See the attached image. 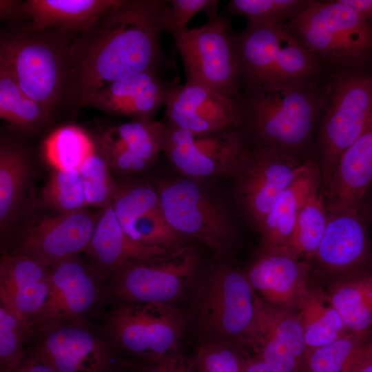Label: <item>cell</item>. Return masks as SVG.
Here are the masks:
<instances>
[{"label":"cell","instance_id":"obj_1","mask_svg":"<svg viewBox=\"0 0 372 372\" xmlns=\"http://www.w3.org/2000/svg\"><path fill=\"white\" fill-rule=\"evenodd\" d=\"M169 5L163 0H122L70 48L64 101L79 107L86 97L109 84L156 70L161 34Z\"/></svg>","mask_w":372,"mask_h":372},{"label":"cell","instance_id":"obj_2","mask_svg":"<svg viewBox=\"0 0 372 372\" xmlns=\"http://www.w3.org/2000/svg\"><path fill=\"white\" fill-rule=\"evenodd\" d=\"M329 86L250 87L236 99L240 130L250 145L300 156L311 141L324 108Z\"/></svg>","mask_w":372,"mask_h":372},{"label":"cell","instance_id":"obj_3","mask_svg":"<svg viewBox=\"0 0 372 372\" xmlns=\"http://www.w3.org/2000/svg\"><path fill=\"white\" fill-rule=\"evenodd\" d=\"M232 38L240 91L318 84L323 72L320 60L287 23L247 20L245 28L233 31Z\"/></svg>","mask_w":372,"mask_h":372},{"label":"cell","instance_id":"obj_4","mask_svg":"<svg viewBox=\"0 0 372 372\" xmlns=\"http://www.w3.org/2000/svg\"><path fill=\"white\" fill-rule=\"evenodd\" d=\"M220 260L201 280L192 320L203 342L257 349L258 296L245 273Z\"/></svg>","mask_w":372,"mask_h":372},{"label":"cell","instance_id":"obj_5","mask_svg":"<svg viewBox=\"0 0 372 372\" xmlns=\"http://www.w3.org/2000/svg\"><path fill=\"white\" fill-rule=\"evenodd\" d=\"M76 33L18 29L1 34L0 63L20 89L52 113L64 101L70 48Z\"/></svg>","mask_w":372,"mask_h":372},{"label":"cell","instance_id":"obj_6","mask_svg":"<svg viewBox=\"0 0 372 372\" xmlns=\"http://www.w3.org/2000/svg\"><path fill=\"white\" fill-rule=\"evenodd\" d=\"M287 24L320 60L348 70L372 64V25L341 0L311 1Z\"/></svg>","mask_w":372,"mask_h":372},{"label":"cell","instance_id":"obj_7","mask_svg":"<svg viewBox=\"0 0 372 372\" xmlns=\"http://www.w3.org/2000/svg\"><path fill=\"white\" fill-rule=\"evenodd\" d=\"M318 135L321 191L372 114V71L348 70L329 85Z\"/></svg>","mask_w":372,"mask_h":372},{"label":"cell","instance_id":"obj_8","mask_svg":"<svg viewBox=\"0 0 372 372\" xmlns=\"http://www.w3.org/2000/svg\"><path fill=\"white\" fill-rule=\"evenodd\" d=\"M187 318L172 304H120L107 320V331L122 362L144 366L179 353Z\"/></svg>","mask_w":372,"mask_h":372},{"label":"cell","instance_id":"obj_9","mask_svg":"<svg viewBox=\"0 0 372 372\" xmlns=\"http://www.w3.org/2000/svg\"><path fill=\"white\" fill-rule=\"evenodd\" d=\"M314 163L291 154L249 145L231 176L236 204L254 229L258 232L279 197Z\"/></svg>","mask_w":372,"mask_h":372},{"label":"cell","instance_id":"obj_10","mask_svg":"<svg viewBox=\"0 0 372 372\" xmlns=\"http://www.w3.org/2000/svg\"><path fill=\"white\" fill-rule=\"evenodd\" d=\"M200 27L171 33L187 81L197 83L238 99L240 92L238 65L229 20L217 10L207 14Z\"/></svg>","mask_w":372,"mask_h":372},{"label":"cell","instance_id":"obj_11","mask_svg":"<svg viewBox=\"0 0 372 372\" xmlns=\"http://www.w3.org/2000/svg\"><path fill=\"white\" fill-rule=\"evenodd\" d=\"M154 187L170 226L187 239L202 242L218 258H223L236 234L222 205L196 180L158 181Z\"/></svg>","mask_w":372,"mask_h":372},{"label":"cell","instance_id":"obj_12","mask_svg":"<svg viewBox=\"0 0 372 372\" xmlns=\"http://www.w3.org/2000/svg\"><path fill=\"white\" fill-rule=\"evenodd\" d=\"M163 123V152L186 178L231 176L249 144L239 127L193 132Z\"/></svg>","mask_w":372,"mask_h":372},{"label":"cell","instance_id":"obj_13","mask_svg":"<svg viewBox=\"0 0 372 372\" xmlns=\"http://www.w3.org/2000/svg\"><path fill=\"white\" fill-rule=\"evenodd\" d=\"M199 257L189 245L112 276L110 291L120 304H172L196 275Z\"/></svg>","mask_w":372,"mask_h":372},{"label":"cell","instance_id":"obj_14","mask_svg":"<svg viewBox=\"0 0 372 372\" xmlns=\"http://www.w3.org/2000/svg\"><path fill=\"white\" fill-rule=\"evenodd\" d=\"M102 211L85 209L41 219L26 230L13 254L47 267L75 257L87 247Z\"/></svg>","mask_w":372,"mask_h":372},{"label":"cell","instance_id":"obj_15","mask_svg":"<svg viewBox=\"0 0 372 372\" xmlns=\"http://www.w3.org/2000/svg\"><path fill=\"white\" fill-rule=\"evenodd\" d=\"M165 121L190 132H209L240 127L241 112L236 99L186 81L168 85Z\"/></svg>","mask_w":372,"mask_h":372},{"label":"cell","instance_id":"obj_16","mask_svg":"<svg viewBox=\"0 0 372 372\" xmlns=\"http://www.w3.org/2000/svg\"><path fill=\"white\" fill-rule=\"evenodd\" d=\"M100 296L95 277L75 257L50 267L47 300L32 325L41 332L74 322L94 307Z\"/></svg>","mask_w":372,"mask_h":372},{"label":"cell","instance_id":"obj_17","mask_svg":"<svg viewBox=\"0 0 372 372\" xmlns=\"http://www.w3.org/2000/svg\"><path fill=\"white\" fill-rule=\"evenodd\" d=\"M33 355L54 372H110L113 350L85 328L74 323L43 332Z\"/></svg>","mask_w":372,"mask_h":372},{"label":"cell","instance_id":"obj_18","mask_svg":"<svg viewBox=\"0 0 372 372\" xmlns=\"http://www.w3.org/2000/svg\"><path fill=\"white\" fill-rule=\"evenodd\" d=\"M307 351L297 314L274 307L258 296L254 356L276 372H301Z\"/></svg>","mask_w":372,"mask_h":372},{"label":"cell","instance_id":"obj_19","mask_svg":"<svg viewBox=\"0 0 372 372\" xmlns=\"http://www.w3.org/2000/svg\"><path fill=\"white\" fill-rule=\"evenodd\" d=\"M372 186V114L366 126L341 156L321 191L328 213L364 207Z\"/></svg>","mask_w":372,"mask_h":372},{"label":"cell","instance_id":"obj_20","mask_svg":"<svg viewBox=\"0 0 372 372\" xmlns=\"http://www.w3.org/2000/svg\"><path fill=\"white\" fill-rule=\"evenodd\" d=\"M168 85L156 70L114 81L84 99L79 107H90L109 114L133 119H153L165 105Z\"/></svg>","mask_w":372,"mask_h":372},{"label":"cell","instance_id":"obj_21","mask_svg":"<svg viewBox=\"0 0 372 372\" xmlns=\"http://www.w3.org/2000/svg\"><path fill=\"white\" fill-rule=\"evenodd\" d=\"M110 167L123 175L150 167L163 152V123L133 119L110 129L101 141Z\"/></svg>","mask_w":372,"mask_h":372},{"label":"cell","instance_id":"obj_22","mask_svg":"<svg viewBox=\"0 0 372 372\" xmlns=\"http://www.w3.org/2000/svg\"><path fill=\"white\" fill-rule=\"evenodd\" d=\"M300 259L287 247L262 249L246 275L258 297L285 309L296 304L307 286V265Z\"/></svg>","mask_w":372,"mask_h":372},{"label":"cell","instance_id":"obj_23","mask_svg":"<svg viewBox=\"0 0 372 372\" xmlns=\"http://www.w3.org/2000/svg\"><path fill=\"white\" fill-rule=\"evenodd\" d=\"M369 254L364 207L328 213L314 258L324 269L342 272L361 266Z\"/></svg>","mask_w":372,"mask_h":372},{"label":"cell","instance_id":"obj_24","mask_svg":"<svg viewBox=\"0 0 372 372\" xmlns=\"http://www.w3.org/2000/svg\"><path fill=\"white\" fill-rule=\"evenodd\" d=\"M172 251L145 246L130 238L120 225L112 205L103 209L85 251L101 271L112 276L130 266Z\"/></svg>","mask_w":372,"mask_h":372},{"label":"cell","instance_id":"obj_25","mask_svg":"<svg viewBox=\"0 0 372 372\" xmlns=\"http://www.w3.org/2000/svg\"><path fill=\"white\" fill-rule=\"evenodd\" d=\"M122 0H28L23 9L35 30L52 29L73 33L88 30Z\"/></svg>","mask_w":372,"mask_h":372},{"label":"cell","instance_id":"obj_26","mask_svg":"<svg viewBox=\"0 0 372 372\" xmlns=\"http://www.w3.org/2000/svg\"><path fill=\"white\" fill-rule=\"evenodd\" d=\"M321 188L319 165L316 162L277 200L258 233L262 249L287 247L299 213L310 194Z\"/></svg>","mask_w":372,"mask_h":372},{"label":"cell","instance_id":"obj_27","mask_svg":"<svg viewBox=\"0 0 372 372\" xmlns=\"http://www.w3.org/2000/svg\"><path fill=\"white\" fill-rule=\"evenodd\" d=\"M296 305L308 350L330 343L349 332L328 296L319 289L306 286Z\"/></svg>","mask_w":372,"mask_h":372},{"label":"cell","instance_id":"obj_28","mask_svg":"<svg viewBox=\"0 0 372 372\" xmlns=\"http://www.w3.org/2000/svg\"><path fill=\"white\" fill-rule=\"evenodd\" d=\"M372 352V329L348 332L307 351L301 372H351Z\"/></svg>","mask_w":372,"mask_h":372},{"label":"cell","instance_id":"obj_29","mask_svg":"<svg viewBox=\"0 0 372 372\" xmlns=\"http://www.w3.org/2000/svg\"><path fill=\"white\" fill-rule=\"evenodd\" d=\"M327 296L349 331L361 333L372 329V273L340 282Z\"/></svg>","mask_w":372,"mask_h":372},{"label":"cell","instance_id":"obj_30","mask_svg":"<svg viewBox=\"0 0 372 372\" xmlns=\"http://www.w3.org/2000/svg\"><path fill=\"white\" fill-rule=\"evenodd\" d=\"M29 164L25 152L8 141L0 145V226L8 228L22 201L27 185Z\"/></svg>","mask_w":372,"mask_h":372},{"label":"cell","instance_id":"obj_31","mask_svg":"<svg viewBox=\"0 0 372 372\" xmlns=\"http://www.w3.org/2000/svg\"><path fill=\"white\" fill-rule=\"evenodd\" d=\"M51 113L27 96L7 68L0 63V116L10 127L23 132L46 126Z\"/></svg>","mask_w":372,"mask_h":372},{"label":"cell","instance_id":"obj_32","mask_svg":"<svg viewBox=\"0 0 372 372\" xmlns=\"http://www.w3.org/2000/svg\"><path fill=\"white\" fill-rule=\"evenodd\" d=\"M45 155L54 170L79 171L95 152L94 144L81 128L68 125L56 130L47 138Z\"/></svg>","mask_w":372,"mask_h":372},{"label":"cell","instance_id":"obj_33","mask_svg":"<svg viewBox=\"0 0 372 372\" xmlns=\"http://www.w3.org/2000/svg\"><path fill=\"white\" fill-rule=\"evenodd\" d=\"M328 212L320 187L314 189L304 202L287 248L300 258H314L324 234Z\"/></svg>","mask_w":372,"mask_h":372},{"label":"cell","instance_id":"obj_34","mask_svg":"<svg viewBox=\"0 0 372 372\" xmlns=\"http://www.w3.org/2000/svg\"><path fill=\"white\" fill-rule=\"evenodd\" d=\"M310 0H231L223 17L243 16L262 23H287L311 3Z\"/></svg>","mask_w":372,"mask_h":372},{"label":"cell","instance_id":"obj_35","mask_svg":"<svg viewBox=\"0 0 372 372\" xmlns=\"http://www.w3.org/2000/svg\"><path fill=\"white\" fill-rule=\"evenodd\" d=\"M160 205L155 187L145 181L117 187L112 203L115 216L126 234L137 218Z\"/></svg>","mask_w":372,"mask_h":372},{"label":"cell","instance_id":"obj_36","mask_svg":"<svg viewBox=\"0 0 372 372\" xmlns=\"http://www.w3.org/2000/svg\"><path fill=\"white\" fill-rule=\"evenodd\" d=\"M44 204L59 214L86 209L88 206L79 171L54 170L43 191Z\"/></svg>","mask_w":372,"mask_h":372},{"label":"cell","instance_id":"obj_37","mask_svg":"<svg viewBox=\"0 0 372 372\" xmlns=\"http://www.w3.org/2000/svg\"><path fill=\"white\" fill-rule=\"evenodd\" d=\"M104 156L94 152L79 170L87 205L105 209L112 205L117 187Z\"/></svg>","mask_w":372,"mask_h":372},{"label":"cell","instance_id":"obj_38","mask_svg":"<svg viewBox=\"0 0 372 372\" xmlns=\"http://www.w3.org/2000/svg\"><path fill=\"white\" fill-rule=\"evenodd\" d=\"M248 356L229 344L202 342L192 362L197 372H245Z\"/></svg>","mask_w":372,"mask_h":372},{"label":"cell","instance_id":"obj_39","mask_svg":"<svg viewBox=\"0 0 372 372\" xmlns=\"http://www.w3.org/2000/svg\"><path fill=\"white\" fill-rule=\"evenodd\" d=\"M24 330L15 316L0 307V372H14L27 359L23 347Z\"/></svg>","mask_w":372,"mask_h":372},{"label":"cell","instance_id":"obj_40","mask_svg":"<svg viewBox=\"0 0 372 372\" xmlns=\"http://www.w3.org/2000/svg\"><path fill=\"white\" fill-rule=\"evenodd\" d=\"M169 10L165 20V31L170 34L187 28L192 19L200 12L217 10V0H168Z\"/></svg>","mask_w":372,"mask_h":372},{"label":"cell","instance_id":"obj_41","mask_svg":"<svg viewBox=\"0 0 372 372\" xmlns=\"http://www.w3.org/2000/svg\"><path fill=\"white\" fill-rule=\"evenodd\" d=\"M143 372H197L193 362H189L180 353L147 366H140Z\"/></svg>","mask_w":372,"mask_h":372},{"label":"cell","instance_id":"obj_42","mask_svg":"<svg viewBox=\"0 0 372 372\" xmlns=\"http://www.w3.org/2000/svg\"><path fill=\"white\" fill-rule=\"evenodd\" d=\"M21 15H27L23 9V1L15 0L0 1V18L1 20H13Z\"/></svg>","mask_w":372,"mask_h":372},{"label":"cell","instance_id":"obj_43","mask_svg":"<svg viewBox=\"0 0 372 372\" xmlns=\"http://www.w3.org/2000/svg\"><path fill=\"white\" fill-rule=\"evenodd\" d=\"M372 25V0H341Z\"/></svg>","mask_w":372,"mask_h":372},{"label":"cell","instance_id":"obj_44","mask_svg":"<svg viewBox=\"0 0 372 372\" xmlns=\"http://www.w3.org/2000/svg\"><path fill=\"white\" fill-rule=\"evenodd\" d=\"M14 372H54L33 355Z\"/></svg>","mask_w":372,"mask_h":372},{"label":"cell","instance_id":"obj_45","mask_svg":"<svg viewBox=\"0 0 372 372\" xmlns=\"http://www.w3.org/2000/svg\"><path fill=\"white\" fill-rule=\"evenodd\" d=\"M245 372H276L256 356H248Z\"/></svg>","mask_w":372,"mask_h":372},{"label":"cell","instance_id":"obj_46","mask_svg":"<svg viewBox=\"0 0 372 372\" xmlns=\"http://www.w3.org/2000/svg\"><path fill=\"white\" fill-rule=\"evenodd\" d=\"M110 372H143L140 366H136L120 362H116Z\"/></svg>","mask_w":372,"mask_h":372},{"label":"cell","instance_id":"obj_47","mask_svg":"<svg viewBox=\"0 0 372 372\" xmlns=\"http://www.w3.org/2000/svg\"><path fill=\"white\" fill-rule=\"evenodd\" d=\"M351 372H372V352Z\"/></svg>","mask_w":372,"mask_h":372}]
</instances>
